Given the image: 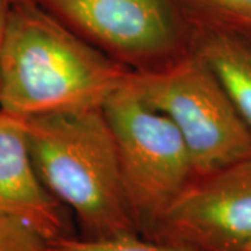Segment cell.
I'll list each match as a JSON object with an SVG mask.
<instances>
[{"label":"cell","instance_id":"6da1fadb","mask_svg":"<svg viewBox=\"0 0 251 251\" xmlns=\"http://www.w3.org/2000/svg\"><path fill=\"white\" fill-rule=\"evenodd\" d=\"M130 72L34 0H11L0 52V112L28 117L102 109Z\"/></svg>","mask_w":251,"mask_h":251},{"label":"cell","instance_id":"7a4b0ae2","mask_svg":"<svg viewBox=\"0 0 251 251\" xmlns=\"http://www.w3.org/2000/svg\"><path fill=\"white\" fill-rule=\"evenodd\" d=\"M20 119L36 173L52 196L73 211L80 226L78 237L141 236L102 109Z\"/></svg>","mask_w":251,"mask_h":251},{"label":"cell","instance_id":"3957f363","mask_svg":"<svg viewBox=\"0 0 251 251\" xmlns=\"http://www.w3.org/2000/svg\"><path fill=\"white\" fill-rule=\"evenodd\" d=\"M126 85L177 127L196 177L251 156V130L214 70L193 50L161 72H130Z\"/></svg>","mask_w":251,"mask_h":251},{"label":"cell","instance_id":"277c9868","mask_svg":"<svg viewBox=\"0 0 251 251\" xmlns=\"http://www.w3.org/2000/svg\"><path fill=\"white\" fill-rule=\"evenodd\" d=\"M102 110L140 234L148 237L196 179L187 145L169 117L147 106L126 84Z\"/></svg>","mask_w":251,"mask_h":251},{"label":"cell","instance_id":"5b68a950","mask_svg":"<svg viewBox=\"0 0 251 251\" xmlns=\"http://www.w3.org/2000/svg\"><path fill=\"white\" fill-rule=\"evenodd\" d=\"M34 1L131 72H161L191 53V24L177 0Z\"/></svg>","mask_w":251,"mask_h":251},{"label":"cell","instance_id":"8992f818","mask_svg":"<svg viewBox=\"0 0 251 251\" xmlns=\"http://www.w3.org/2000/svg\"><path fill=\"white\" fill-rule=\"evenodd\" d=\"M145 239L251 251V156L196 177Z\"/></svg>","mask_w":251,"mask_h":251},{"label":"cell","instance_id":"52a82bcc","mask_svg":"<svg viewBox=\"0 0 251 251\" xmlns=\"http://www.w3.org/2000/svg\"><path fill=\"white\" fill-rule=\"evenodd\" d=\"M0 216L21 219L48 240L74 236L66 206L35 171L20 117L0 112Z\"/></svg>","mask_w":251,"mask_h":251},{"label":"cell","instance_id":"ba28073f","mask_svg":"<svg viewBox=\"0 0 251 251\" xmlns=\"http://www.w3.org/2000/svg\"><path fill=\"white\" fill-rule=\"evenodd\" d=\"M191 50L214 70L251 130V31L191 25Z\"/></svg>","mask_w":251,"mask_h":251},{"label":"cell","instance_id":"9c48e42d","mask_svg":"<svg viewBox=\"0 0 251 251\" xmlns=\"http://www.w3.org/2000/svg\"><path fill=\"white\" fill-rule=\"evenodd\" d=\"M191 25L251 31V0H177Z\"/></svg>","mask_w":251,"mask_h":251},{"label":"cell","instance_id":"30bf717a","mask_svg":"<svg viewBox=\"0 0 251 251\" xmlns=\"http://www.w3.org/2000/svg\"><path fill=\"white\" fill-rule=\"evenodd\" d=\"M49 243L52 251H206L193 246L156 242L143 236H125L112 240H85L74 234L49 240Z\"/></svg>","mask_w":251,"mask_h":251},{"label":"cell","instance_id":"8fae6325","mask_svg":"<svg viewBox=\"0 0 251 251\" xmlns=\"http://www.w3.org/2000/svg\"><path fill=\"white\" fill-rule=\"evenodd\" d=\"M0 251H52L50 243L27 222L0 216Z\"/></svg>","mask_w":251,"mask_h":251},{"label":"cell","instance_id":"7c38bea8","mask_svg":"<svg viewBox=\"0 0 251 251\" xmlns=\"http://www.w3.org/2000/svg\"><path fill=\"white\" fill-rule=\"evenodd\" d=\"M10 3H11V0H0V52H1V44H3V35H4Z\"/></svg>","mask_w":251,"mask_h":251}]
</instances>
